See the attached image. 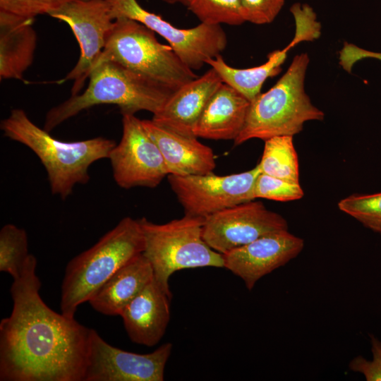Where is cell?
Masks as SVG:
<instances>
[{"label":"cell","mask_w":381,"mask_h":381,"mask_svg":"<svg viewBox=\"0 0 381 381\" xmlns=\"http://www.w3.org/2000/svg\"><path fill=\"white\" fill-rule=\"evenodd\" d=\"M37 263L30 254L10 289L13 309L0 322V380L83 381L92 329L44 302Z\"/></svg>","instance_id":"obj_1"},{"label":"cell","mask_w":381,"mask_h":381,"mask_svg":"<svg viewBox=\"0 0 381 381\" xmlns=\"http://www.w3.org/2000/svg\"><path fill=\"white\" fill-rule=\"evenodd\" d=\"M0 128L9 139L30 148L44 166L53 195L66 199L76 184L90 180L89 168L97 160L108 158L114 140L96 137L66 142L41 128L21 109L11 110L1 121Z\"/></svg>","instance_id":"obj_2"},{"label":"cell","mask_w":381,"mask_h":381,"mask_svg":"<svg viewBox=\"0 0 381 381\" xmlns=\"http://www.w3.org/2000/svg\"><path fill=\"white\" fill-rule=\"evenodd\" d=\"M88 78L84 92L71 95L47 111L44 130L50 132L82 111L100 104L116 105L121 114L147 111L154 115L175 91L111 61L95 66Z\"/></svg>","instance_id":"obj_3"},{"label":"cell","mask_w":381,"mask_h":381,"mask_svg":"<svg viewBox=\"0 0 381 381\" xmlns=\"http://www.w3.org/2000/svg\"><path fill=\"white\" fill-rule=\"evenodd\" d=\"M144 237L138 219L126 217L87 250L66 265L61 284L60 309L74 318L78 306L122 266L143 253Z\"/></svg>","instance_id":"obj_4"},{"label":"cell","mask_w":381,"mask_h":381,"mask_svg":"<svg viewBox=\"0 0 381 381\" xmlns=\"http://www.w3.org/2000/svg\"><path fill=\"white\" fill-rule=\"evenodd\" d=\"M309 62L306 53L295 56L276 84L250 102L244 126L234 140L235 146L255 138L265 141L277 135L294 136L306 122L324 119L323 111L311 102L305 90Z\"/></svg>","instance_id":"obj_5"},{"label":"cell","mask_w":381,"mask_h":381,"mask_svg":"<svg viewBox=\"0 0 381 381\" xmlns=\"http://www.w3.org/2000/svg\"><path fill=\"white\" fill-rule=\"evenodd\" d=\"M144 237L143 255L152 265L154 279L171 294L169 279L175 272L205 267H224L223 255L205 241V219L185 214L164 224L138 219Z\"/></svg>","instance_id":"obj_6"},{"label":"cell","mask_w":381,"mask_h":381,"mask_svg":"<svg viewBox=\"0 0 381 381\" xmlns=\"http://www.w3.org/2000/svg\"><path fill=\"white\" fill-rule=\"evenodd\" d=\"M108 61L116 62L174 90L198 77L169 44L158 41L153 30L124 17L114 20L105 46L93 68Z\"/></svg>","instance_id":"obj_7"},{"label":"cell","mask_w":381,"mask_h":381,"mask_svg":"<svg viewBox=\"0 0 381 381\" xmlns=\"http://www.w3.org/2000/svg\"><path fill=\"white\" fill-rule=\"evenodd\" d=\"M111 18L136 20L165 39L177 56L192 70H198L206 61L219 55L227 37L219 25L200 23L188 29L175 27L160 16L144 8L137 0H107Z\"/></svg>","instance_id":"obj_8"},{"label":"cell","mask_w":381,"mask_h":381,"mask_svg":"<svg viewBox=\"0 0 381 381\" xmlns=\"http://www.w3.org/2000/svg\"><path fill=\"white\" fill-rule=\"evenodd\" d=\"M260 174L258 165L237 174L218 176L169 174L168 181L185 214L205 219L215 213L255 199L254 186Z\"/></svg>","instance_id":"obj_9"},{"label":"cell","mask_w":381,"mask_h":381,"mask_svg":"<svg viewBox=\"0 0 381 381\" xmlns=\"http://www.w3.org/2000/svg\"><path fill=\"white\" fill-rule=\"evenodd\" d=\"M108 159L115 182L124 189L156 188L169 175L157 145L135 114H122V136Z\"/></svg>","instance_id":"obj_10"},{"label":"cell","mask_w":381,"mask_h":381,"mask_svg":"<svg viewBox=\"0 0 381 381\" xmlns=\"http://www.w3.org/2000/svg\"><path fill=\"white\" fill-rule=\"evenodd\" d=\"M50 16L68 24L78 42V61L59 82L73 80L71 95L79 94L113 28L109 4L107 0H73Z\"/></svg>","instance_id":"obj_11"},{"label":"cell","mask_w":381,"mask_h":381,"mask_svg":"<svg viewBox=\"0 0 381 381\" xmlns=\"http://www.w3.org/2000/svg\"><path fill=\"white\" fill-rule=\"evenodd\" d=\"M172 347L167 342L149 353L129 352L111 346L92 329L83 381H162Z\"/></svg>","instance_id":"obj_12"},{"label":"cell","mask_w":381,"mask_h":381,"mask_svg":"<svg viewBox=\"0 0 381 381\" xmlns=\"http://www.w3.org/2000/svg\"><path fill=\"white\" fill-rule=\"evenodd\" d=\"M288 230L286 220L260 201L236 205L205 219L202 236L215 251L233 249L275 231Z\"/></svg>","instance_id":"obj_13"},{"label":"cell","mask_w":381,"mask_h":381,"mask_svg":"<svg viewBox=\"0 0 381 381\" xmlns=\"http://www.w3.org/2000/svg\"><path fill=\"white\" fill-rule=\"evenodd\" d=\"M296 24L292 41L284 49L270 52L267 60L258 66L237 68L229 66L219 54L206 61L223 82L232 87L252 102L261 92L262 87L269 78L278 75L289 51L303 41H313L321 34V24L312 7L307 4H296L290 8Z\"/></svg>","instance_id":"obj_14"},{"label":"cell","mask_w":381,"mask_h":381,"mask_svg":"<svg viewBox=\"0 0 381 381\" xmlns=\"http://www.w3.org/2000/svg\"><path fill=\"white\" fill-rule=\"evenodd\" d=\"M303 247L304 241L288 230L275 231L223 254L224 267L250 291L262 277L297 257Z\"/></svg>","instance_id":"obj_15"},{"label":"cell","mask_w":381,"mask_h":381,"mask_svg":"<svg viewBox=\"0 0 381 381\" xmlns=\"http://www.w3.org/2000/svg\"><path fill=\"white\" fill-rule=\"evenodd\" d=\"M223 83L211 67L201 76L176 90L152 120L176 133L194 135L193 129L205 107Z\"/></svg>","instance_id":"obj_16"},{"label":"cell","mask_w":381,"mask_h":381,"mask_svg":"<svg viewBox=\"0 0 381 381\" xmlns=\"http://www.w3.org/2000/svg\"><path fill=\"white\" fill-rule=\"evenodd\" d=\"M172 295L153 279L123 309L120 316L131 340L154 346L165 334Z\"/></svg>","instance_id":"obj_17"},{"label":"cell","mask_w":381,"mask_h":381,"mask_svg":"<svg viewBox=\"0 0 381 381\" xmlns=\"http://www.w3.org/2000/svg\"><path fill=\"white\" fill-rule=\"evenodd\" d=\"M142 122L157 145L169 174L187 176L213 172L216 167L213 150L200 143L197 137L176 133L159 126L152 119Z\"/></svg>","instance_id":"obj_18"},{"label":"cell","mask_w":381,"mask_h":381,"mask_svg":"<svg viewBox=\"0 0 381 381\" xmlns=\"http://www.w3.org/2000/svg\"><path fill=\"white\" fill-rule=\"evenodd\" d=\"M250 102L223 83L205 107L193 133L214 140H236L246 119Z\"/></svg>","instance_id":"obj_19"},{"label":"cell","mask_w":381,"mask_h":381,"mask_svg":"<svg viewBox=\"0 0 381 381\" xmlns=\"http://www.w3.org/2000/svg\"><path fill=\"white\" fill-rule=\"evenodd\" d=\"M153 279L152 265L141 253L119 269L88 302L103 315L120 316L126 306Z\"/></svg>","instance_id":"obj_20"},{"label":"cell","mask_w":381,"mask_h":381,"mask_svg":"<svg viewBox=\"0 0 381 381\" xmlns=\"http://www.w3.org/2000/svg\"><path fill=\"white\" fill-rule=\"evenodd\" d=\"M35 19L0 11V79L22 80L32 65L37 44Z\"/></svg>","instance_id":"obj_21"},{"label":"cell","mask_w":381,"mask_h":381,"mask_svg":"<svg viewBox=\"0 0 381 381\" xmlns=\"http://www.w3.org/2000/svg\"><path fill=\"white\" fill-rule=\"evenodd\" d=\"M257 165L262 174L299 183V164L293 136L277 135L265 140Z\"/></svg>","instance_id":"obj_22"},{"label":"cell","mask_w":381,"mask_h":381,"mask_svg":"<svg viewBox=\"0 0 381 381\" xmlns=\"http://www.w3.org/2000/svg\"><path fill=\"white\" fill-rule=\"evenodd\" d=\"M28 234L25 229L6 224L0 230V271L13 279L23 272L30 256Z\"/></svg>","instance_id":"obj_23"},{"label":"cell","mask_w":381,"mask_h":381,"mask_svg":"<svg viewBox=\"0 0 381 381\" xmlns=\"http://www.w3.org/2000/svg\"><path fill=\"white\" fill-rule=\"evenodd\" d=\"M185 5L205 24L240 25L246 22L240 0H186Z\"/></svg>","instance_id":"obj_24"},{"label":"cell","mask_w":381,"mask_h":381,"mask_svg":"<svg viewBox=\"0 0 381 381\" xmlns=\"http://www.w3.org/2000/svg\"><path fill=\"white\" fill-rule=\"evenodd\" d=\"M338 208L381 235V192L351 195L338 202Z\"/></svg>","instance_id":"obj_25"},{"label":"cell","mask_w":381,"mask_h":381,"mask_svg":"<svg viewBox=\"0 0 381 381\" xmlns=\"http://www.w3.org/2000/svg\"><path fill=\"white\" fill-rule=\"evenodd\" d=\"M299 183L291 182L260 173L255 183V198H265L280 202L296 200L303 197Z\"/></svg>","instance_id":"obj_26"},{"label":"cell","mask_w":381,"mask_h":381,"mask_svg":"<svg viewBox=\"0 0 381 381\" xmlns=\"http://www.w3.org/2000/svg\"><path fill=\"white\" fill-rule=\"evenodd\" d=\"M73 0H0V11L20 18L35 19L59 11Z\"/></svg>","instance_id":"obj_27"},{"label":"cell","mask_w":381,"mask_h":381,"mask_svg":"<svg viewBox=\"0 0 381 381\" xmlns=\"http://www.w3.org/2000/svg\"><path fill=\"white\" fill-rule=\"evenodd\" d=\"M246 22L257 25L272 23L282 10L285 0H240Z\"/></svg>","instance_id":"obj_28"},{"label":"cell","mask_w":381,"mask_h":381,"mask_svg":"<svg viewBox=\"0 0 381 381\" xmlns=\"http://www.w3.org/2000/svg\"><path fill=\"white\" fill-rule=\"evenodd\" d=\"M371 344V360L362 356L354 357L349 367L353 372L362 374L367 381H381V340L370 335Z\"/></svg>","instance_id":"obj_29"},{"label":"cell","mask_w":381,"mask_h":381,"mask_svg":"<svg viewBox=\"0 0 381 381\" xmlns=\"http://www.w3.org/2000/svg\"><path fill=\"white\" fill-rule=\"evenodd\" d=\"M162 1L170 4H174L176 3L186 4V0H162Z\"/></svg>","instance_id":"obj_30"}]
</instances>
